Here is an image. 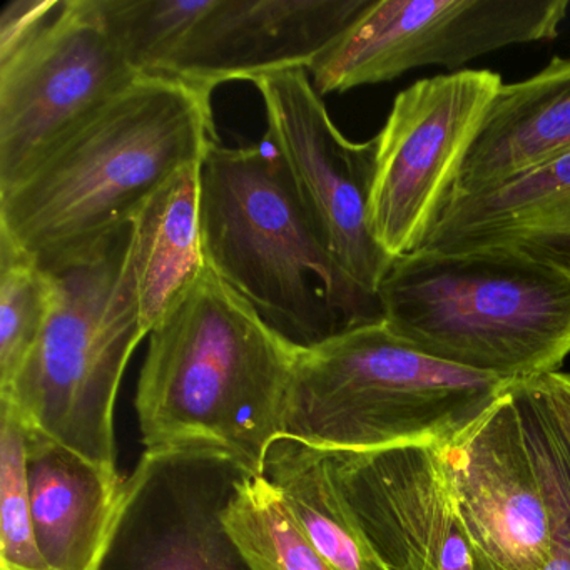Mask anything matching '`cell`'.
<instances>
[{"label":"cell","mask_w":570,"mask_h":570,"mask_svg":"<svg viewBox=\"0 0 570 570\" xmlns=\"http://www.w3.org/2000/svg\"><path fill=\"white\" fill-rule=\"evenodd\" d=\"M212 95L139 76L0 191V232L41 268L115 235L218 145Z\"/></svg>","instance_id":"1"},{"label":"cell","mask_w":570,"mask_h":570,"mask_svg":"<svg viewBox=\"0 0 570 570\" xmlns=\"http://www.w3.org/2000/svg\"><path fill=\"white\" fill-rule=\"evenodd\" d=\"M298 355L206 268L149 333L136 393L146 452L206 443L262 476Z\"/></svg>","instance_id":"2"},{"label":"cell","mask_w":570,"mask_h":570,"mask_svg":"<svg viewBox=\"0 0 570 570\" xmlns=\"http://www.w3.org/2000/svg\"><path fill=\"white\" fill-rule=\"evenodd\" d=\"M382 322L419 352L509 382L570 355V246L503 245L396 258Z\"/></svg>","instance_id":"3"},{"label":"cell","mask_w":570,"mask_h":570,"mask_svg":"<svg viewBox=\"0 0 570 570\" xmlns=\"http://www.w3.org/2000/svg\"><path fill=\"white\" fill-rule=\"evenodd\" d=\"M206 266L296 350L382 322L363 288L323 242L268 141L215 145L202 163Z\"/></svg>","instance_id":"4"},{"label":"cell","mask_w":570,"mask_h":570,"mask_svg":"<svg viewBox=\"0 0 570 570\" xmlns=\"http://www.w3.org/2000/svg\"><path fill=\"white\" fill-rule=\"evenodd\" d=\"M512 383L440 362L370 323L299 352L283 436L326 452L446 442Z\"/></svg>","instance_id":"5"},{"label":"cell","mask_w":570,"mask_h":570,"mask_svg":"<svg viewBox=\"0 0 570 570\" xmlns=\"http://www.w3.org/2000/svg\"><path fill=\"white\" fill-rule=\"evenodd\" d=\"M131 223L46 266L55 282L48 325L0 399L29 429L116 470L115 405L126 366L149 336L128 252Z\"/></svg>","instance_id":"6"},{"label":"cell","mask_w":570,"mask_h":570,"mask_svg":"<svg viewBox=\"0 0 570 570\" xmlns=\"http://www.w3.org/2000/svg\"><path fill=\"white\" fill-rule=\"evenodd\" d=\"M440 449L472 570H542L570 537V449L525 380Z\"/></svg>","instance_id":"7"},{"label":"cell","mask_w":570,"mask_h":570,"mask_svg":"<svg viewBox=\"0 0 570 570\" xmlns=\"http://www.w3.org/2000/svg\"><path fill=\"white\" fill-rule=\"evenodd\" d=\"M567 0H370L308 68L320 96L390 82L429 66L459 69L509 46L552 41Z\"/></svg>","instance_id":"8"},{"label":"cell","mask_w":570,"mask_h":570,"mask_svg":"<svg viewBox=\"0 0 570 570\" xmlns=\"http://www.w3.org/2000/svg\"><path fill=\"white\" fill-rule=\"evenodd\" d=\"M499 75L463 69L399 92L375 136L370 223L393 259L419 252L455 191Z\"/></svg>","instance_id":"9"},{"label":"cell","mask_w":570,"mask_h":570,"mask_svg":"<svg viewBox=\"0 0 570 570\" xmlns=\"http://www.w3.org/2000/svg\"><path fill=\"white\" fill-rule=\"evenodd\" d=\"M138 78L96 0H61L35 35L0 56V191Z\"/></svg>","instance_id":"10"},{"label":"cell","mask_w":570,"mask_h":570,"mask_svg":"<svg viewBox=\"0 0 570 570\" xmlns=\"http://www.w3.org/2000/svg\"><path fill=\"white\" fill-rule=\"evenodd\" d=\"M255 476L206 443L145 452L125 480L96 570H255L225 523Z\"/></svg>","instance_id":"11"},{"label":"cell","mask_w":570,"mask_h":570,"mask_svg":"<svg viewBox=\"0 0 570 570\" xmlns=\"http://www.w3.org/2000/svg\"><path fill=\"white\" fill-rule=\"evenodd\" d=\"M268 138L330 252L368 292H379L395 259L370 223L375 138L353 142L330 118L305 69L255 79ZM379 296V295H376Z\"/></svg>","instance_id":"12"},{"label":"cell","mask_w":570,"mask_h":570,"mask_svg":"<svg viewBox=\"0 0 570 570\" xmlns=\"http://www.w3.org/2000/svg\"><path fill=\"white\" fill-rule=\"evenodd\" d=\"M440 445L328 452L340 495L383 570H472Z\"/></svg>","instance_id":"13"},{"label":"cell","mask_w":570,"mask_h":570,"mask_svg":"<svg viewBox=\"0 0 570 570\" xmlns=\"http://www.w3.org/2000/svg\"><path fill=\"white\" fill-rule=\"evenodd\" d=\"M370 0H206L163 78L213 92L233 81L305 69Z\"/></svg>","instance_id":"14"},{"label":"cell","mask_w":570,"mask_h":570,"mask_svg":"<svg viewBox=\"0 0 570 570\" xmlns=\"http://www.w3.org/2000/svg\"><path fill=\"white\" fill-rule=\"evenodd\" d=\"M26 480L36 535L51 570L98 569L125 480L29 426Z\"/></svg>","instance_id":"15"},{"label":"cell","mask_w":570,"mask_h":570,"mask_svg":"<svg viewBox=\"0 0 570 570\" xmlns=\"http://www.w3.org/2000/svg\"><path fill=\"white\" fill-rule=\"evenodd\" d=\"M570 153V58L500 86L456 179L472 195Z\"/></svg>","instance_id":"16"},{"label":"cell","mask_w":570,"mask_h":570,"mask_svg":"<svg viewBox=\"0 0 570 570\" xmlns=\"http://www.w3.org/2000/svg\"><path fill=\"white\" fill-rule=\"evenodd\" d=\"M533 243L570 246V153L492 188L452 196L420 249L460 253Z\"/></svg>","instance_id":"17"},{"label":"cell","mask_w":570,"mask_h":570,"mask_svg":"<svg viewBox=\"0 0 570 570\" xmlns=\"http://www.w3.org/2000/svg\"><path fill=\"white\" fill-rule=\"evenodd\" d=\"M202 163L176 173L131 222L128 262L148 333L208 268L202 229Z\"/></svg>","instance_id":"18"},{"label":"cell","mask_w":570,"mask_h":570,"mask_svg":"<svg viewBox=\"0 0 570 570\" xmlns=\"http://www.w3.org/2000/svg\"><path fill=\"white\" fill-rule=\"evenodd\" d=\"M263 476L313 549L336 570H383L340 495L326 450L279 436L269 446Z\"/></svg>","instance_id":"19"},{"label":"cell","mask_w":570,"mask_h":570,"mask_svg":"<svg viewBox=\"0 0 570 570\" xmlns=\"http://www.w3.org/2000/svg\"><path fill=\"white\" fill-rule=\"evenodd\" d=\"M225 523L255 570H336L313 549L263 475L242 487Z\"/></svg>","instance_id":"20"},{"label":"cell","mask_w":570,"mask_h":570,"mask_svg":"<svg viewBox=\"0 0 570 570\" xmlns=\"http://www.w3.org/2000/svg\"><path fill=\"white\" fill-rule=\"evenodd\" d=\"M55 305V282L0 232V389L38 345Z\"/></svg>","instance_id":"21"},{"label":"cell","mask_w":570,"mask_h":570,"mask_svg":"<svg viewBox=\"0 0 570 570\" xmlns=\"http://www.w3.org/2000/svg\"><path fill=\"white\" fill-rule=\"evenodd\" d=\"M106 31L139 76H161L206 0H96Z\"/></svg>","instance_id":"22"},{"label":"cell","mask_w":570,"mask_h":570,"mask_svg":"<svg viewBox=\"0 0 570 570\" xmlns=\"http://www.w3.org/2000/svg\"><path fill=\"white\" fill-rule=\"evenodd\" d=\"M26 436L18 410L0 399V570H51L29 507Z\"/></svg>","instance_id":"23"},{"label":"cell","mask_w":570,"mask_h":570,"mask_svg":"<svg viewBox=\"0 0 570 570\" xmlns=\"http://www.w3.org/2000/svg\"><path fill=\"white\" fill-rule=\"evenodd\" d=\"M61 4V0H14L0 14V56L8 55L35 35Z\"/></svg>","instance_id":"24"},{"label":"cell","mask_w":570,"mask_h":570,"mask_svg":"<svg viewBox=\"0 0 570 570\" xmlns=\"http://www.w3.org/2000/svg\"><path fill=\"white\" fill-rule=\"evenodd\" d=\"M570 449V373L553 372L525 380Z\"/></svg>","instance_id":"25"},{"label":"cell","mask_w":570,"mask_h":570,"mask_svg":"<svg viewBox=\"0 0 570 570\" xmlns=\"http://www.w3.org/2000/svg\"><path fill=\"white\" fill-rule=\"evenodd\" d=\"M542 570H570V537L556 547Z\"/></svg>","instance_id":"26"}]
</instances>
